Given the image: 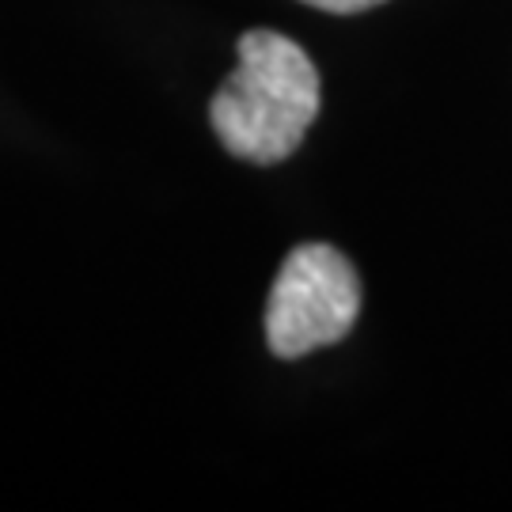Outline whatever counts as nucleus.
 <instances>
[{
	"label": "nucleus",
	"mask_w": 512,
	"mask_h": 512,
	"mask_svg": "<svg viewBox=\"0 0 512 512\" xmlns=\"http://www.w3.org/2000/svg\"><path fill=\"white\" fill-rule=\"evenodd\" d=\"M319 73L293 38L247 31L239 38V65L209 103L220 145L247 164L289 160L319 114Z\"/></svg>",
	"instance_id": "f257e3e1"
},
{
	"label": "nucleus",
	"mask_w": 512,
	"mask_h": 512,
	"mask_svg": "<svg viewBox=\"0 0 512 512\" xmlns=\"http://www.w3.org/2000/svg\"><path fill=\"white\" fill-rule=\"evenodd\" d=\"M361 311V281L342 251L327 243H304L285 258L270 304L266 342L281 361L342 342Z\"/></svg>",
	"instance_id": "f03ea898"
},
{
	"label": "nucleus",
	"mask_w": 512,
	"mask_h": 512,
	"mask_svg": "<svg viewBox=\"0 0 512 512\" xmlns=\"http://www.w3.org/2000/svg\"><path fill=\"white\" fill-rule=\"evenodd\" d=\"M304 4L319 8V12H334V16H353V12H368L384 0H304Z\"/></svg>",
	"instance_id": "7ed1b4c3"
}]
</instances>
